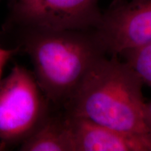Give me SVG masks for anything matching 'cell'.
I'll list each match as a JSON object with an SVG mask.
<instances>
[{
	"mask_svg": "<svg viewBox=\"0 0 151 151\" xmlns=\"http://www.w3.org/2000/svg\"><path fill=\"white\" fill-rule=\"evenodd\" d=\"M50 103L35 76L20 66L0 81V139L21 143L47 116Z\"/></svg>",
	"mask_w": 151,
	"mask_h": 151,
	"instance_id": "obj_3",
	"label": "cell"
},
{
	"mask_svg": "<svg viewBox=\"0 0 151 151\" xmlns=\"http://www.w3.org/2000/svg\"><path fill=\"white\" fill-rule=\"evenodd\" d=\"M122 1H124V0H112V2H111V4H116L120 3Z\"/></svg>",
	"mask_w": 151,
	"mask_h": 151,
	"instance_id": "obj_11",
	"label": "cell"
},
{
	"mask_svg": "<svg viewBox=\"0 0 151 151\" xmlns=\"http://www.w3.org/2000/svg\"><path fill=\"white\" fill-rule=\"evenodd\" d=\"M27 1V0H18V1Z\"/></svg>",
	"mask_w": 151,
	"mask_h": 151,
	"instance_id": "obj_12",
	"label": "cell"
},
{
	"mask_svg": "<svg viewBox=\"0 0 151 151\" xmlns=\"http://www.w3.org/2000/svg\"><path fill=\"white\" fill-rule=\"evenodd\" d=\"M18 25V45L32 62L50 103L63 109L93 66L106 56L94 29H50Z\"/></svg>",
	"mask_w": 151,
	"mask_h": 151,
	"instance_id": "obj_1",
	"label": "cell"
},
{
	"mask_svg": "<svg viewBox=\"0 0 151 151\" xmlns=\"http://www.w3.org/2000/svg\"><path fill=\"white\" fill-rule=\"evenodd\" d=\"M143 84L151 88V42L122 55Z\"/></svg>",
	"mask_w": 151,
	"mask_h": 151,
	"instance_id": "obj_8",
	"label": "cell"
},
{
	"mask_svg": "<svg viewBox=\"0 0 151 151\" xmlns=\"http://www.w3.org/2000/svg\"><path fill=\"white\" fill-rule=\"evenodd\" d=\"M18 52V50L15 48H1L0 47V77H1L3 68L6 64V62L11 57Z\"/></svg>",
	"mask_w": 151,
	"mask_h": 151,
	"instance_id": "obj_9",
	"label": "cell"
},
{
	"mask_svg": "<svg viewBox=\"0 0 151 151\" xmlns=\"http://www.w3.org/2000/svg\"><path fill=\"white\" fill-rule=\"evenodd\" d=\"M1 145H0V149H1Z\"/></svg>",
	"mask_w": 151,
	"mask_h": 151,
	"instance_id": "obj_13",
	"label": "cell"
},
{
	"mask_svg": "<svg viewBox=\"0 0 151 151\" xmlns=\"http://www.w3.org/2000/svg\"><path fill=\"white\" fill-rule=\"evenodd\" d=\"M94 32L106 55L116 58L150 43L151 0L111 4Z\"/></svg>",
	"mask_w": 151,
	"mask_h": 151,
	"instance_id": "obj_4",
	"label": "cell"
},
{
	"mask_svg": "<svg viewBox=\"0 0 151 151\" xmlns=\"http://www.w3.org/2000/svg\"><path fill=\"white\" fill-rule=\"evenodd\" d=\"M144 116L147 125L151 131V101L145 104Z\"/></svg>",
	"mask_w": 151,
	"mask_h": 151,
	"instance_id": "obj_10",
	"label": "cell"
},
{
	"mask_svg": "<svg viewBox=\"0 0 151 151\" xmlns=\"http://www.w3.org/2000/svg\"><path fill=\"white\" fill-rule=\"evenodd\" d=\"M102 15L99 0H27L15 9L19 25L50 29H95Z\"/></svg>",
	"mask_w": 151,
	"mask_h": 151,
	"instance_id": "obj_5",
	"label": "cell"
},
{
	"mask_svg": "<svg viewBox=\"0 0 151 151\" xmlns=\"http://www.w3.org/2000/svg\"><path fill=\"white\" fill-rule=\"evenodd\" d=\"M24 151H74L69 116L51 109L36 129L21 143Z\"/></svg>",
	"mask_w": 151,
	"mask_h": 151,
	"instance_id": "obj_7",
	"label": "cell"
},
{
	"mask_svg": "<svg viewBox=\"0 0 151 151\" xmlns=\"http://www.w3.org/2000/svg\"><path fill=\"white\" fill-rule=\"evenodd\" d=\"M143 82L116 57L93 66L63 110L100 125L127 133H151L144 116Z\"/></svg>",
	"mask_w": 151,
	"mask_h": 151,
	"instance_id": "obj_2",
	"label": "cell"
},
{
	"mask_svg": "<svg viewBox=\"0 0 151 151\" xmlns=\"http://www.w3.org/2000/svg\"><path fill=\"white\" fill-rule=\"evenodd\" d=\"M69 118L74 151H151V133H127L83 118Z\"/></svg>",
	"mask_w": 151,
	"mask_h": 151,
	"instance_id": "obj_6",
	"label": "cell"
}]
</instances>
